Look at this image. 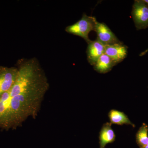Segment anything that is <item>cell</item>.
Instances as JSON below:
<instances>
[{"instance_id":"obj_1","label":"cell","mask_w":148,"mask_h":148,"mask_svg":"<svg viewBox=\"0 0 148 148\" xmlns=\"http://www.w3.org/2000/svg\"><path fill=\"white\" fill-rule=\"evenodd\" d=\"M17 69L16 81L0 97V128H16L29 117L36 118L49 88L36 58L21 59Z\"/></svg>"},{"instance_id":"obj_2","label":"cell","mask_w":148,"mask_h":148,"mask_svg":"<svg viewBox=\"0 0 148 148\" xmlns=\"http://www.w3.org/2000/svg\"><path fill=\"white\" fill-rule=\"evenodd\" d=\"M97 21L94 16H88L84 14L79 20L66 27L65 31L69 34L81 37L88 44L91 41L88 35L91 31L95 30Z\"/></svg>"},{"instance_id":"obj_3","label":"cell","mask_w":148,"mask_h":148,"mask_svg":"<svg viewBox=\"0 0 148 148\" xmlns=\"http://www.w3.org/2000/svg\"><path fill=\"white\" fill-rule=\"evenodd\" d=\"M131 14L137 30L148 28V6L143 0L134 1Z\"/></svg>"},{"instance_id":"obj_4","label":"cell","mask_w":148,"mask_h":148,"mask_svg":"<svg viewBox=\"0 0 148 148\" xmlns=\"http://www.w3.org/2000/svg\"><path fill=\"white\" fill-rule=\"evenodd\" d=\"M18 74L17 68L0 67V97L12 87Z\"/></svg>"},{"instance_id":"obj_5","label":"cell","mask_w":148,"mask_h":148,"mask_svg":"<svg viewBox=\"0 0 148 148\" xmlns=\"http://www.w3.org/2000/svg\"><path fill=\"white\" fill-rule=\"evenodd\" d=\"M94 31L97 34V40L105 45L122 43L105 23L97 21Z\"/></svg>"},{"instance_id":"obj_6","label":"cell","mask_w":148,"mask_h":148,"mask_svg":"<svg viewBox=\"0 0 148 148\" xmlns=\"http://www.w3.org/2000/svg\"><path fill=\"white\" fill-rule=\"evenodd\" d=\"M128 47L122 42L112 45H105V53L117 64L127 57Z\"/></svg>"},{"instance_id":"obj_7","label":"cell","mask_w":148,"mask_h":148,"mask_svg":"<svg viewBox=\"0 0 148 148\" xmlns=\"http://www.w3.org/2000/svg\"><path fill=\"white\" fill-rule=\"evenodd\" d=\"M88 44L86 50L88 61L90 65L93 66L98 58L105 53V45L97 39L91 40Z\"/></svg>"},{"instance_id":"obj_8","label":"cell","mask_w":148,"mask_h":148,"mask_svg":"<svg viewBox=\"0 0 148 148\" xmlns=\"http://www.w3.org/2000/svg\"><path fill=\"white\" fill-rule=\"evenodd\" d=\"M111 125L110 122H107L101 127L99 135L100 148H105L107 145L115 141L116 135Z\"/></svg>"},{"instance_id":"obj_9","label":"cell","mask_w":148,"mask_h":148,"mask_svg":"<svg viewBox=\"0 0 148 148\" xmlns=\"http://www.w3.org/2000/svg\"><path fill=\"white\" fill-rule=\"evenodd\" d=\"M116 64L108 56L104 53L98 58L93 65L94 70L101 74H106L110 71Z\"/></svg>"},{"instance_id":"obj_10","label":"cell","mask_w":148,"mask_h":148,"mask_svg":"<svg viewBox=\"0 0 148 148\" xmlns=\"http://www.w3.org/2000/svg\"><path fill=\"white\" fill-rule=\"evenodd\" d=\"M108 117L111 124L123 125H130L133 127L135 125L130 121L127 115L123 112L115 109H112L109 112Z\"/></svg>"},{"instance_id":"obj_11","label":"cell","mask_w":148,"mask_h":148,"mask_svg":"<svg viewBox=\"0 0 148 148\" xmlns=\"http://www.w3.org/2000/svg\"><path fill=\"white\" fill-rule=\"evenodd\" d=\"M136 142L140 148L148 144V125L143 123L136 134Z\"/></svg>"},{"instance_id":"obj_12","label":"cell","mask_w":148,"mask_h":148,"mask_svg":"<svg viewBox=\"0 0 148 148\" xmlns=\"http://www.w3.org/2000/svg\"><path fill=\"white\" fill-rule=\"evenodd\" d=\"M147 52H148V49H146V50H145V51L142 52V53H140V56H143L146 55Z\"/></svg>"},{"instance_id":"obj_13","label":"cell","mask_w":148,"mask_h":148,"mask_svg":"<svg viewBox=\"0 0 148 148\" xmlns=\"http://www.w3.org/2000/svg\"><path fill=\"white\" fill-rule=\"evenodd\" d=\"M143 1L148 6V0H143Z\"/></svg>"},{"instance_id":"obj_14","label":"cell","mask_w":148,"mask_h":148,"mask_svg":"<svg viewBox=\"0 0 148 148\" xmlns=\"http://www.w3.org/2000/svg\"><path fill=\"white\" fill-rule=\"evenodd\" d=\"M142 148H148V144L147 145L145 146V147H143Z\"/></svg>"}]
</instances>
